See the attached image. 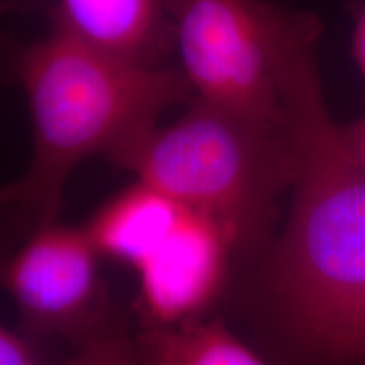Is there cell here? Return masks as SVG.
Here are the masks:
<instances>
[{
	"label": "cell",
	"instance_id": "cell-1",
	"mask_svg": "<svg viewBox=\"0 0 365 365\" xmlns=\"http://www.w3.org/2000/svg\"><path fill=\"white\" fill-rule=\"evenodd\" d=\"M319 21L291 27L279 76L294 180L264 286L289 339L318 360L365 304V171L328 112L317 61Z\"/></svg>",
	"mask_w": 365,
	"mask_h": 365
},
{
	"label": "cell",
	"instance_id": "cell-2",
	"mask_svg": "<svg viewBox=\"0 0 365 365\" xmlns=\"http://www.w3.org/2000/svg\"><path fill=\"white\" fill-rule=\"evenodd\" d=\"M33 124V156L4 202L54 223L66 181L95 154L113 150L158 125L173 105L193 97L180 68L144 65L81 43L59 27L14 54Z\"/></svg>",
	"mask_w": 365,
	"mask_h": 365
},
{
	"label": "cell",
	"instance_id": "cell-3",
	"mask_svg": "<svg viewBox=\"0 0 365 365\" xmlns=\"http://www.w3.org/2000/svg\"><path fill=\"white\" fill-rule=\"evenodd\" d=\"M182 207L208 213L240 244L259 239L291 190L287 134H271L198 102L176 122L140 132L107 156Z\"/></svg>",
	"mask_w": 365,
	"mask_h": 365
},
{
	"label": "cell",
	"instance_id": "cell-4",
	"mask_svg": "<svg viewBox=\"0 0 365 365\" xmlns=\"http://www.w3.org/2000/svg\"><path fill=\"white\" fill-rule=\"evenodd\" d=\"M173 44L195 98L271 134H287L282 39L296 12L264 0H166Z\"/></svg>",
	"mask_w": 365,
	"mask_h": 365
},
{
	"label": "cell",
	"instance_id": "cell-5",
	"mask_svg": "<svg viewBox=\"0 0 365 365\" xmlns=\"http://www.w3.org/2000/svg\"><path fill=\"white\" fill-rule=\"evenodd\" d=\"M98 250L85 228L39 227L4 267V286L24 317L43 330L88 319L102 293Z\"/></svg>",
	"mask_w": 365,
	"mask_h": 365
},
{
	"label": "cell",
	"instance_id": "cell-6",
	"mask_svg": "<svg viewBox=\"0 0 365 365\" xmlns=\"http://www.w3.org/2000/svg\"><path fill=\"white\" fill-rule=\"evenodd\" d=\"M237 245L234 232L220 220L185 207L170 235L135 269L140 303L154 327L200 318L222 291Z\"/></svg>",
	"mask_w": 365,
	"mask_h": 365
},
{
	"label": "cell",
	"instance_id": "cell-7",
	"mask_svg": "<svg viewBox=\"0 0 365 365\" xmlns=\"http://www.w3.org/2000/svg\"><path fill=\"white\" fill-rule=\"evenodd\" d=\"M54 26L113 56L161 65L173 44L166 0H58Z\"/></svg>",
	"mask_w": 365,
	"mask_h": 365
},
{
	"label": "cell",
	"instance_id": "cell-8",
	"mask_svg": "<svg viewBox=\"0 0 365 365\" xmlns=\"http://www.w3.org/2000/svg\"><path fill=\"white\" fill-rule=\"evenodd\" d=\"M181 203L137 181L105 203L85 227L100 255L137 269L180 220Z\"/></svg>",
	"mask_w": 365,
	"mask_h": 365
},
{
	"label": "cell",
	"instance_id": "cell-9",
	"mask_svg": "<svg viewBox=\"0 0 365 365\" xmlns=\"http://www.w3.org/2000/svg\"><path fill=\"white\" fill-rule=\"evenodd\" d=\"M135 346L143 365H267L222 319L150 327Z\"/></svg>",
	"mask_w": 365,
	"mask_h": 365
},
{
	"label": "cell",
	"instance_id": "cell-10",
	"mask_svg": "<svg viewBox=\"0 0 365 365\" xmlns=\"http://www.w3.org/2000/svg\"><path fill=\"white\" fill-rule=\"evenodd\" d=\"M65 365H143L137 346L112 328L97 330L88 336L78 354Z\"/></svg>",
	"mask_w": 365,
	"mask_h": 365
},
{
	"label": "cell",
	"instance_id": "cell-11",
	"mask_svg": "<svg viewBox=\"0 0 365 365\" xmlns=\"http://www.w3.org/2000/svg\"><path fill=\"white\" fill-rule=\"evenodd\" d=\"M330 365H365V304L346 323L323 355Z\"/></svg>",
	"mask_w": 365,
	"mask_h": 365
},
{
	"label": "cell",
	"instance_id": "cell-12",
	"mask_svg": "<svg viewBox=\"0 0 365 365\" xmlns=\"http://www.w3.org/2000/svg\"><path fill=\"white\" fill-rule=\"evenodd\" d=\"M0 365H39L38 354L29 340L9 328L0 331Z\"/></svg>",
	"mask_w": 365,
	"mask_h": 365
},
{
	"label": "cell",
	"instance_id": "cell-13",
	"mask_svg": "<svg viewBox=\"0 0 365 365\" xmlns=\"http://www.w3.org/2000/svg\"><path fill=\"white\" fill-rule=\"evenodd\" d=\"M340 132L350 156L365 171V115L349 125H340Z\"/></svg>",
	"mask_w": 365,
	"mask_h": 365
},
{
	"label": "cell",
	"instance_id": "cell-14",
	"mask_svg": "<svg viewBox=\"0 0 365 365\" xmlns=\"http://www.w3.org/2000/svg\"><path fill=\"white\" fill-rule=\"evenodd\" d=\"M354 14L355 27L352 38V54L365 83V0H359Z\"/></svg>",
	"mask_w": 365,
	"mask_h": 365
}]
</instances>
